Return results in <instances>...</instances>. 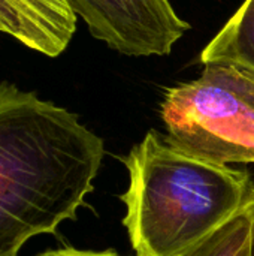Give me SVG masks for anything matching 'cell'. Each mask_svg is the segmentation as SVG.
<instances>
[{
  "label": "cell",
  "mask_w": 254,
  "mask_h": 256,
  "mask_svg": "<svg viewBox=\"0 0 254 256\" xmlns=\"http://www.w3.org/2000/svg\"><path fill=\"white\" fill-rule=\"evenodd\" d=\"M105 147L76 114L0 82V256L55 234L93 190Z\"/></svg>",
  "instance_id": "cell-1"
},
{
  "label": "cell",
  "mask_w": 254,
  "mask_h": 256,
  "mask_svg": "<svg viewBox=\"0 0 254 256\" xmlns=\"http://www.w3.org/2000/svg\"><path fill=\"white\" fill-rule=\"evenodd\" d=\"M129 188L124 226L136 256H187L246 206V170L213 164L150 130L124 158Z\"/></svg>",
  "instance_id": "cell-2"
},
{
  "label": "cell",
  "mask_w": 254,
  "mask_h": 256,
  "mask_svg": "<svg viewBox=\"0 0 254 256\" xmlns=\"http://www.w3.org/2000/svg\"><path fill=\"white\" fill-rule=\"evenodd\" d=\"M204 66L198 80L165 93L168 142L213 164H254V72L231 63Z\"/></svg>",
  "instance_id": "cell-3"
},
{
  "label": "cell",
  "mask_w": 254,
  "mask_h": 256,
  "mask_svg": "<svg viewBox=\"0 0 254 256\" xmlns=\"http://www.w3.org/2000/svg\"><path fill=\"white\" fill-rule=\"evenodd\" d=\"M90 33L129 57L168 56L190 30L169 0H69Z\"/></svg>",
  "instance_id": "cell-4"
},
{
  "label": "cell",
  "mask_w": 254,
  "mask_h": 256,
  "mask_svg": "<svg viewBox=\"0 0 254 256\" xmlns=\"http://www.w3.org/2000/svg\"><path fill=\"white\" fill-rule=\"evenodd\" d=\"M6 34L46 57L60 56L76 30L69 0H0Z\"/></svg>",
  "instance_id": "cell-5"
},
{
  "label": "cell",
  "mask_w": 254,
  "mask_h": 256,
  "mask_svg": "<svg viewBox=\"0 0 254 256\" xmlns=\"http://www.w3.org/2000/svg\"><path fill=\"white\" fill-rule=\"evenodd\" d=\"M202 64L231 63L254 72V0H246L199 56Z\"/></svg>",
  "instance_id": "cell-6"
},
{
  "label": "cell",
  "mask_w": 254,
  "mask_h": 256,
  "mask_svg": "<svg viewBox=\"0 0 254 256\" xmlns=\"http://www.w3.org/2000/svg\"><path fill=\"white\" fill-rule=\"evenodd\" d=\"M187 256H252L250 222L244 208Z\"/></svg>",
  "instance_id": "cell-7"
},
{
  "label": "cell",
  "mask_w": 254,
  "mask_h": 256,
  "mask_svg": "<svg viewBox=\"0 0 254 256\" xmlns=\"http://www.w3.org/2000/svg\"><path fill=\"white\" fill-rule=\"evenodd\" d=\"M37 256H120L114 250H103V252H94V250H78L73 248H64V249H55V250H46Z\"/></svg>",
  "instance_id": "cell-8"
},
{
  "label": "cell",
  "mask_w": 254,
  "mask_h": 256,
  "mask_svg": "<svg viewBox=\"0 0 254 256\" xmlns=\"http://www.w3.org/2000/svg\"><path fill=\"white\" fill-rule=\"evenodd\" d=\"M244 212H246L249 222H250V254H252V256H254V184L247 201H246Z\"/></svg>",
  "instance_id": "cell-9"
},
{
  "label": "cell",
  "mask_w": 254,
  "mask_h": 256,
  "mask_svg": "<svg viewBox=\"0 0 254 256\" xmlns=\"http://www.w3.org/2000/svg\"><path fill=\"white\" fill-rule=\"evenodd\" d=\"M0 32L6 34V27H4V22H3V20H1V18H0Z\"/></svg>",
  "instance_id": "cell-10"
}]
</instances>
